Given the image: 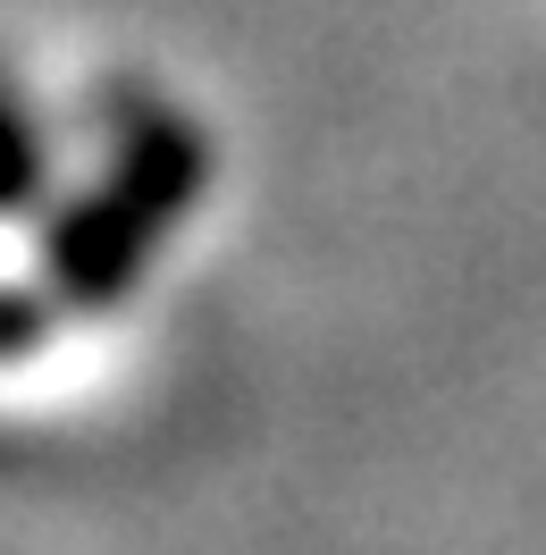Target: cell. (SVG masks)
Returning a JSON list of instances; mask_svg holds the SVG:
<instances>
[{
	"instance_id": "cell-1",
	"label": "cell",
	"mask_w": 546,
	"mask_h": 555,
	"mask_svg": "<svg viewBox=\"0 0 546 555\" xmlns=\"http://www.w3.org/2000/svg\"><path fill=\"white\" fill-rule=\"evenodd\" d=\"M9 143V135H0ZM17 177H26V160H17V152H0V194H17Z\"/></svg>"
}]
</instances>
